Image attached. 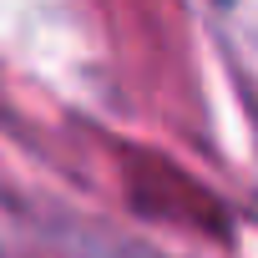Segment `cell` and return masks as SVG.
Segmentation results:
<instances>
[{
	"mask_svg": "<svg viewBox=\"0 0 258 258\" xmlns=\"http://www.w3.org/2000/svg\"><path fill=\"white\" fill-rule=\"evenodd\" d=\"M223 6H233V0H223Z\"/></svg>",
	"mask_w": 258,
	"mask_h": 258,
	"instance_id": "6da1fadb",
	"label": "cell"
}]
</instances>
